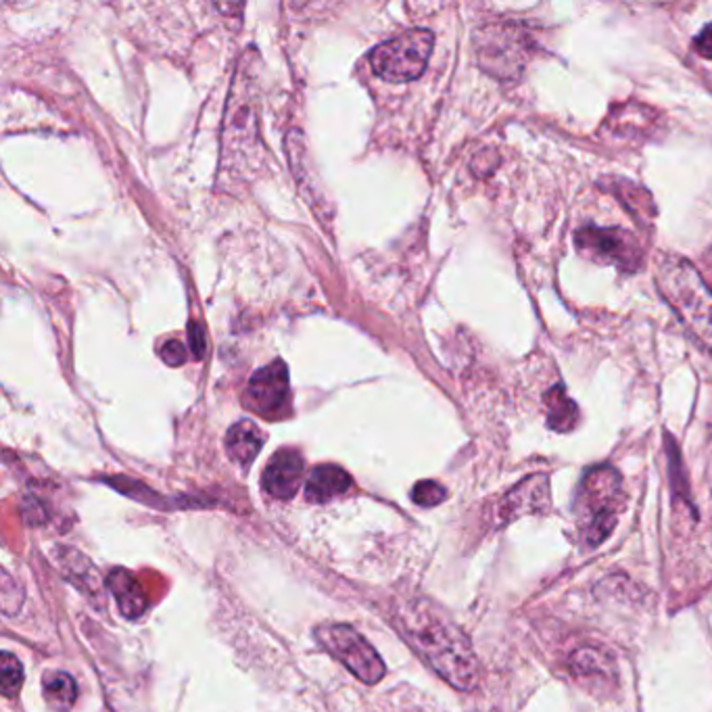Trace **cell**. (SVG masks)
I'll use <instances>...</instances> for the list:
<instances>
[{
    "instance_id": "1",
    "label": "cell",
    "mask_w": 712,
    "mask_h": 712,
    "mask_svg": "<svg viewBox=\"0 0 712 712\" xmlns=\"http://www.w3.org/2000/svg\"><path fill=\"white\" fill-rule=\"evenodd\" d=\"M398 629L414 652L450 685L468 692L478 681V662L466 633L437 603L407 598L395 608Z\"/></svg>"
},
{
    "instance_id": "2",
    "label": "cell",
    "mask_w": 712,
    "mask_h": 712,
    "mask_svg": "<svg viewBox=\"0 0 712 712\" xmlns=\"http://www.w3.org/2000/svg\"><path fill=\"white\" fill-rule=\"evenodd\" d=\"M658 289L695 341L712 355V289L694 266L679 256L660 259Z\"/></svg>"
},
{
    "instance_id": "3",
    "label": "cell",
    "mask_w": 712,
    "mask_h": 712,
    "mask_svg": "<svg viewBox=\"0 0 712 712\" xmlns=\"http://www.w3.org/2000/svg\"><path fill=\"white\" fill-rule=\"evenodd\" d=\"M622 506V478L612 466L587 471L579 485L577 508L584 520L585 544L598 548L617 525Z\"/></svg>"
},
{
    "instance_id": "4",
    "label": "cell",
    "mask_w": 712,
    "mask_h": 712,
    "mask_svg": "<svg viewBox=\"0 0 712 712\" xmlns=\"http://www.w3.org/2000/svg\"><path fill=\"white\" fill-rule=\"evenodd\" d=\"M476 55L483 70L514 80L527 68L533 55V38L518 23H492L475 37Z\"/></svg>"
},
{
    "instance_id": "5",
    "label": "cell",
    "mask_w": 712,
    "mask_h": 712,
    "mask_svg": "<svg viewBox=\"0 0 712 712\" xmlns=\"http://www.w3.org/2000/svg\"><path fill=\"white\" fill-rule=\"evenodd\" d=\"M433 44L435 37L429 30H407L372 51V70L386 82L395 84L419 80L426 70Z\"/></svg>"
},
{
    "instance_id": "6",
    "label": "cell",
    "mask_w": 712,
    "mask_h": 712,
    "mask_svg": "<svg viewBox=\"0 0 712 712\" xmlns=\"http://www.w3.org/2000/svg\"><path fill=\"white\" fill-rule=\"evenodd\" d=\"M316 640L330 657L337 658L368 685L379 683L386 673L383 658L379 657L372 643L349 625H322L316 629Z\"/></svg>"
},
{
    "instance_id": "7",
    "label": "cell",
    "mask_w": 712,
    "mask_h": 712,
    "mask_svg": "<svg viewBox=\"0 0 712 712\" xmlns=\"http://www.w3.org/2000/svg\"><path fill=\"white\" fill-rule=\"evenodd\" d=\"M575 245L581 256L610 264L625 272H636L643 259L638 238L622 228L585 226L575 235Z\"/></svg>"
},
{
    "instance_id": "8",
    "label": "cell",
    "mask_w": 712,
    "mask_h": 712,
    "mask_svg": "<svg viewBox=\"0 0 712 712\" xmlns=\"http://www.w3.org/2000/svg\"><path fill=\"white\" fill-rule=\"evenodd\" d=\"M245 400L257 414L272 419V421L282 419L285 412L289 410V402H291L287 364L276 360L270 365L259 368L247 384Z\"/></svg>"
},
{
    "instance_id": "9",
    "label": "cell",
    "mask_w": 712,
    "mask_h": 712,
    "mask_svg": "<svg viewBox=\"0 0 712 712\" xmlns=\"http://www.w3.org/2000/svg\"><path fill=\"white\" fill-rule=\"evenodd\" d=\"M568 671L589 694L612 695L619 688L617 660L598 646H584L575 650L568 660Z\"/></svg>"
},
{
    "instance_id": "10",
    "label": "cell",
    "mask_w": 712,
    "mask_h": 712,
    "mask_svg": "<svg viewBox=\"0 0 712 712\" xmlns=\"http://www.w3.org/2000/svg\"><path fill=\"white\" fill-rule=\"evenodd\" d=\"M551 494H549V476L533 475L520 481L510 494L499 504L502 523L518 520L527 514H544L549 510Z\"/></svg>"
},
{
    "instance_id": "11",
    "label": "cell",
    "mask_w": 712,
    "mask_h": 712,
    "mask_svg": "<svg viewBox=\"0 0 712 712\" xmlns=\"http://www.w3.org/2000/svg\"><path fill=\"white\" fill-rule=\"evenodd\" d=\"M303 471L306 462L297 450H278L264 471L261 485L272 497L289 499L299 492Z\"/></svg>"
},
{
    "instance_id": "12",
    "label": "cell",
    "mask_w": 712,
    "mask_h": 712,
    "mask_svg": "<svg viewBox=\"0 0 712 712\" xmlns=\"http://www.w3.org/2000/svg\"><path fill=\"white\" fill-rule=\"evenodd\" d=\"M107 587H110L120 612L126 619H138L145 615L148 598L145 596V589L138 584V579L126 570V568H115L111 570L107 577Z\"/></svg>"
},
{
    "instance_id": "13",
    "label": "cell",
    "mask_w": 712,
    "mask_h": 712,
    "mask_svg": "<svg viewBox=\"0 0 712 712\" xmlns=\"http://www.w3.org/2000/svg\"><path fill=\"white\" fill-rule=\"evenodd\" d=\"M351 487V476L337 464H322L311 471L306 481V497L313 504H324Z\"/></svg>"
},
{
    "instance_id": "14",
    "label": "cell",
    "mask_w": 712,
    "mask_h": 712,
    "mask_svg": "<svg viewBox=\"0 0 712 712\" xmlns=\"http://www.w3.org/2000/svg\"><path fill=\"white\" fill-rule=\"evenodd\" d=\"M264 447V433L259 431L256 422L240 421L230 426L226 435V452L233 462L240 466L251 464Z\"/></svg>"
},
{
    "instance_id": "15",
    "label": "cell",
    "mask_w": 712,
    "mask_h": 712,
    "mask_svg": "<svg viewBox=\"0 0 712 712\" xmlns=\"http://www.w3.org/2000/svg\"><path fill=\"white\" fill-rule=\"evenodd\" d=\"M546 412H548V426L556 433H570L577 426L579 410L575 402L568 398L567 389L563 384L551 386L546 398Z\"/></svg>"
},
{
    "instance_id": "16",
    "label": "cell",
    "mask_w": 712,
    "mask_h": 712,
    "mask_svg": "<svg viewBox=\"0 0 712 712\" xmlns=\"http://www.w3.org/2000/svg\"><path fill=\"white\" fill-rule=\"evenodd\" d=\"M42 695L51 711L70 712L78 700V685L72 675L53 671L42 679Z\"/></svg>"
},
{
    "instance_id": "17",
    "label": "cell",
    "mask_w": 712,
    "mask_h": 712,
    "mask_svg": "<svg viewBox=\"0 0 712 712\" xmlns=\"http://www.w3.org/2000/svg\"><path fill=\"white\" fill-rule=\"evenodd\" d=\"M23 685V667L18 657L2 652L0 660V690L4 698H16Z\"/></svg>"
},
{
    "instance_id": "18",
    "label": "cell",
    "mask_w": 712,
    "mask_h": 712,
    "mask_svg": "<svg viewBox=\"0 0 712 712\" xmlns=\"http://www.w3.org/2000/svg\"><path fill=\"white\" fill-rule=\"evenodd\" d=\"M445 497H447V492H445L443 485H438L437 481H421V483H416V487L412 489L414 504H419L422 508L438 506Z\"/></svg>"
},
{
    "instance_id": "19",
    "label": "cell",
    "mask_w": 712,
    "mask_h": 712,
    "mask_svg": "<svg viewBox=\"0 0 712 712\" xmlns=\"http://www.w3.org/2000/svg\"><path fill=\"white\" fill-rule=\"evenodd\" d=\"M162 360L167 365H183L186 362V348L183 341L169 339L162 348Z\"/></svg>"
},
{
    "instance_id": "20",
    "label": "cell",
    "mask_w": 712,
    "mask_h": 712,
    "mask_svg": "<svg viewBox=\"0 0 712 712\" xmlns=\"http://www.w3.org/2000/svg\"><path fill=\"white\" fill-rule=\"evenodd\" d=\"M695 53L704 59H712V23H709L694 40Z\"/></svg>"
},
{
    "instance_id": "21",
    "label": "cell",
    "mask_w": 712,
    "mask_h": 712,
    "mask_svg": "<svg viewBox=\"0 0 712 712\" xmlns=\"http://www.w3.org/2000/svg\"><path fill=\"white\" fill-rule=\"evenodd\" d=\"M188 339H190V349H193V355L195 358H202L203 353H205V334H203V329L199 327V324H190L188 327Z\"/></svg>"
}]
</instances>
